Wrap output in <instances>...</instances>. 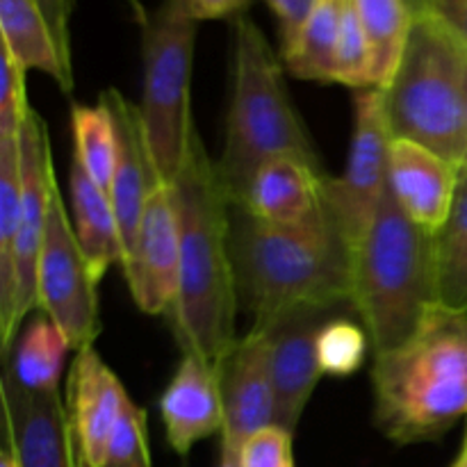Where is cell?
<instances>
[{
	"instance_id": "obj_24",
	"label": "cell",
	"mask_w": 467,
	"mask_h": 467,
	"mask_svg": "<svg viewBox=\"0 0 467 467\" xmlns=\"http://www.w3.org/2000/svg\"><path fill=\"white\" fill-rule=\"evenodd\" d=\"M438 306L467 315V169L461 171L454 203L445 223L433 233Z\"/></svg>"
},
{
	"instance_id": "obj_36",
	"label": "cell",
	"mask_w": 467,
	"mask_h": 467,
	"mask_svg": "<svg viewBox=\"0 0 467 467\" xmlns=\"http://www.w3.org/2000/svg\"><path fill=\"white\" fill-rule=\"evenodd\" d=\"M219 467H242L240 447L222 441V447H219Z\"/></svg>"
},
{
	"instance_id": "obj_41",
	"label": "cell",
	"mask_w": 467,
	"mask_h": 467,
	"mask_svg": "<svg viewBox=\"0 0 467 467\" xmlns=\"http://www.w3.org/2000/svg\"><path fill=\"white\" fill-rule=\"evenodd\" d=\"M406 3L410 5V9H413V14H418L420 7H422V0H406Z\"/></svg>"
},
{
	"instance_id": "obj_2",
	"label": "cell",
	"mask_w": 467,
	"mask_h": 467,
	"mask_svg": "<svg viewBox=\"0 0 467 467\" xmlns=\"http://www.w3.org/2000/svg\"><path fill=\"white\" fill-rule=\"evenodd\" d=\"M233 265L251 328H272L351 304V246L327 213L304 226H269L233 208Z\"/></svg>"
},
{
	"instance_id": "obj_19",
	"label": "cell",
	"mask_w": 467,
	"mask_h": 467,
	"mask_svg": "<svg viewBox=\"0 0 467 467\" xmlns=\"http://www.w3.org/2000/svg\"><path fill=\"white\" fill-rule=\"evenodd\" d=\"M324 313L301 315L272 328V372L276 392V424L295 433L306 406L324 377L317 336Z\"/></svg>"
},
{
	"instance_id": "obj_27",
	"label": "cell",
	"mask_w": 467,
	"mask_h": 467,
	"mask_svg": "<svg viewBox=\"0 0 467 467\" xmlns=\"http://www.w3.org/2000/svg\"><path fill=\"white\" fill-rule=\"evenodd\" d=\"M374 57V87H383L395 73L413 27V9L406 0H354Z\"/></svg>"
},
{
	"instance_id": "obj_29",
	"label": "cell",
	"mask_w": 467,
	"mask_h": 467,
	"mask_svg": "<svg viewBox=\"0 0 467 467\" xmlns=\"http://www.w3.org/2000/svg\"><path fill=\"white\" fill-rule=\"evenodd\" d=\"M103 467H150L146 413L132 400L126 401L109 436Z\"/></svg>"
},
{
	"instance_id": "obj_3",
	"label": "cell",
	"mask_w": 467,
	"mask_h": 467,
	"mask_svg": "<svg viewBox=\"0 0 467 467\" xmlns=\"http://www.w3.org/2000/svg\"><path fill=\"white\" fill-rule=\"evenodd\" d=\"M351 306L374 356L406 345L438 308L433 233L400 208L390 185L351 249Z\"/></svg>"
},
{
	"instance_id": "obj_4",
	"label": "cell",
	"mask_w": 467,
	"mask_h": 467,
	"mask_svg": "<svg viewBox=\"0 0 467 467\" xmlns=\"http://www.w3.org/2000/svg\"><path fill=\"white\" fill-rule=\"evenodd\" d=\"M374 422L388 441H438L467 415V315L438 306L400 349L374 356Z\"/></svg>"
},
{
	"instance_id": "obj_12",
	"label": "cell",
	"mask_w": 467,
	"mask_h": 467,
	"mask_svg": "<svg viewBox=\"0 0 467 467\" xmlns=\"http://www.w3.org/2000/svg\"><path fill=\"white\" fill-rule=\"evenodd\" d=\"M55 167L50 155V140L44 119L35 108L27 112L21 130V214L16 235V328L23 319L39 308L36 296V267L48 223L50 185Z\"/></svg>"
},
{
	"instance_id": "obj_13",
	"label": "cell",
	"mask_w": 467,
	"mask_h": 467,
	"mask_svg": "<svg viewBox=\"0 0 467 467\" xmlns=\"http://www.w3.org/2000/svg\"><path fill=\"white\" fill-rule=\"evenodd\" d=\"M219 372L223 395L222 441L242 447L254 433L276 424L272 333L249 328L237 337Z\"/></svg>"
},
{
	"instance_id": "obj_8",
	"label": "cell",
	"mask_w": 467,
	"mask_h": 467,
	"mask_svg": "<svg viewBox=\"0 0 467 467\" xmlns=\"http://www.w3.org/2000/svg\"><path fill=\"white\" fill-rule=\"evenodd\" d=\"M39 308L67 336L71 351L91 347L100 333L96 283L68 219L57 176H53L44 246L36 267Z\"/></svg>"
},
{
	"instance_id": "obj_20",
	"label": "cell",
	"mask_w": 467,
	"mask_h": 467,
	"mask_svg": "<svg viewBox=\"0 0 467 467\" xmlns=\"http://www.w3.org/2000/svg\"><path fill=\"white\" fill-rule=\"evenodd\" d=\"M68 194L73 205V231L80 244L91 278L99 285L112 265L123 263V242L109 196L71 160Z\"/></svg>"
},
{
	"instance_id": "obj_28",
	"label": "cell",
	"mask_w": 467,
	"mask_h": 467,
	"mask_svg": "<svg viewBox=\"0 0 467 467\" xmlns=\"http://www.w3.org/2000/svg\"><path fill=\"white\" fill-rule=\"evenodd\" d=\"M368 331L349 319H328L317 336L319 365L324 374L349 377L358 372L369 349Z\"/></svg>"
},
{
	"instance_id": "obj_32",
	"label": "cell",
	"mask_w": 467,
	"mask_h": 467,
	"mask_svg": "<svg viewBox=\"0 0 467 467\" xmlns=\"http://www.w3.org/2000/svg\"><path fill=\"white\" fill-rule=\"evenodd\" d=\"M36 7L44 12L46 21H48L50 30H53L55 41H57V48L62 53L64 62L73 68V59H71V14H73V5L76 0H35Z\"/></svg>"
},
{
	"instance_id": "obj_34",
	"label": "cell",
	"mask_w": 467,
	"mask_h": 467,
	"mask_svg": "<svg viewBox=\"0 0 467 467\" xmlns=\"http://www.w3.org/2000/svg\"><path fill=\"white\" fill-rule=\"evenodd\" d=\"M418 14H429L442 23L467 50V0H422Z\"/></svg>"
},
{
	"instance_id": "obj_30",
	"label": "cell",
	"mask_w": 467,
	"mask_h": 467,
	"mask_svg": "<svg viewBox=\"0 0 467 467\" xmlns=\"http://www.w3.org/2000/svg\"><path fill=\"white\" fill-rule=\"evenodd\" d=\"M26 73V68L3 48V71H0V137L21 135L27 112L32 109L30 103H27Z\"/></svg>"
},
{
	"instance_id": "obj_43",
	"label": "cell",
	"mask_w": 467,
	"mask_h": 467,
	"mask_svg": "<svg viewBox=\"0 0 467 467\" xmlns=\"http://www.w3.org/2000/svg\"><path fill=\"white\" fill-rule=\"evenodd\" d=\"M461 451H465V454H467V436H465V445H463V450H461Z\"/></svg>"
},
{
	"instance_id": "obj_37",
	"label": "cell",
	"mask_w": 467,
	"mask_h": 467,
	"mask_svg": "<svg viewBox=\"0 0 467 467\" xmlns=\"http://www.w3.org/2000/svg\"><path fill=\"white\" fill-rule=\"evenodd\" d=\"M128 5H130V9H132V14H135L137 21L146 23V18H149V14H146V9L141 7L140 0H128Z\"/></svg>"
},
{
	"instance_id": "obj_42",
	"label": "cell",
	"mask_w": 467,
	"mask_h": 467,
	"mask_svg": "<svg viewBox=\"0 0 467 467\" xmlns=\"http://www.w3.org/2000/svg\"><path fill=\"white\" fill-rule=\"evenodd\" d=\"M465 105H467V57H465Z\"/></svg>"
},
{
	"instance_id": "obj_25",
	"label": "cell",
	"mask_w": 467,
	"mask_h": 467,
	"mask_svg": "<svg viewBox=\"0 0 467 467\" xmlns=\"http://www.w3.org/2000/svg\"><path fill=\"white\" fill-rule=\"evenodd\" d=\"M345 0H317L296 39L283 50L285 68L299 80L333 82Z\"/></svg>"
},
{
	"instance_id": "obj_5",
	"label": "cell",
	"mask_w": 467,
	"mask_h": 467,
	"mask_svg": "<svg viewBox=\"0 0 467 467\" xmlns=\"http://www.w3.org/2000/svg\"><path fill=\"white\" fill-rule=\"evenodd\" d=\"M233 32V91L217 171L233 208H242L251 178L269 160L295 158L317 171L324 167L267 36L249 16H237Z\"/></svg>"
},
{
	"instance_id": "obj_15",
	"label": "cell",
	"mask_w": 467,
	"mask_h": 467,
	"mask_svg": "<svg viewBox=\"0 0 467 467\" xmlns=\"http://www.w3.org/2000/svg\"><path fill=\"white\" fill-rule=\"evenodd\" d=\"M160 413L169 445L181 456L214 433L222 436L223 395L217 365L182 351L181 363L160 397Z\"/></svg>"
},
{
	"instance_id": "obj_18",
	"label": "cell",
	"mask_w": 467,
	"mask_h": 467,
	"mask_svg": "<svg viewBox=\"0 0 467 467\" xmlns=\"http://www.w3.org/2000/svg\"><path fill=\"white\" fill-rule=\"evenodd\" d=\"M461 171L445 158L406 140H392L388 182L400 208L436 233L454 203Z\"/></svg>"
},
{
	"instance_id": "obj_9",
	"label": "cell",
	"mask_w": 467,
	"mask_h": 467,
	"mask_svg": "<svg viewBox=\"0 0 467 467\" xmlns=\"http://www.w3.org/2000/svg\"><path fill=\"white\" fill-rule=\"evenodd\" d=\"M392 135L383 114L381 91H354V132L340 176H328L327 205L354 249L388 192Z\"/></svg>"
},
{
	"instance_id": "obj_26",
	"label": "cell",
	"mask_w": 467,
	"mask_h": 467,
	"mask_svg": "<svg viewBox=\"0 0 467 467\" xmlns=\"http://www.w3.org/2000/svg\"><path fill=\"white\" fill-rule=\"evenodd\" d=\"M73 158L87 176L109 196L117 171L119 137L108 105L99 99L96 105H73Z\"/></svg>"
},
{
	"instance_id": "obj_33",
	"label": "cell",
	"mask_w": 467,
	"mask_h": 467,
	"mask_svg": "<svg viewBox=\"0 0 467 467\" xmlns=\"http://www.w3.org/2000/svg\"><path fill=\"white\" fill-rule=\"evenodd\" d=\"M267 5L274 12V16L278 18L283 50H285L296 39V35L304 27L306 18L310 16L317 0H267Z\"/></svg>"
},
{
	"instance_id": "obj_38",
	"label": "cell",
	"mask_w": 467,
	"mask_h": 467,
	"mask_svg": "<svg viewBox=\"0 0 467 467\" xmlns=\"http://www.w3.org/2000/svg\"><path fill=\"white\" fill-rule=\"evenodd\" d=\"M76 467H94L89 461H87L85 451H82L80 442H78V436H76Z\"/></svg>"
},
{
	"instance_id": "obj_40",
	"label": "cell",
	"mask_w": 467,
	"mask_h": 467,
	"mask_svg": "<svg viewBox=\"0 0 467 467\" xmlns=\"http://www.w3.org/2000/svg\"><path fill=\"white\" fill-rule=\"evenodd\" d=\"M451 467H467V454H465V451H461V456L454 461V465H451Z\"/></svg>"
},
{
	"instance_id": "obj_21",
	"label": "cell",
	"mask_w": 467,
	"mask_h": 467,
	"mask_svg": "<svg viewBox=\"0 0 467 467\" xmlns=\"http://www.w3.org/2000/svg\"><path fill=\"white\" fill-rule=\"evenodd\" d=\"M21 187V135L0 137V345L5 356L18 337L16 235Z\"/></svg>"
},
{
	"instance_id": "obj_11",
	"label": "cell",
	"mask_w": 467,
	"mask_h": 467,
	"mask_svg": "<svg viewBox=\"0 0 467 467\" xmlns=\"http://www.w3.org/2000/svg\"><path fill=\"white\" fill-rule=\"evenodd\" d=\"M3 450L18 467H76V431L59 390L30 392L7 372L0 379Z\"/></svg>"
},
{
	"instance_id": "obj_31",
	"label": "cell",
	"mask_w": 467,
	"mask_h": 467,
	"mask_svg": "<svg viewBox=\"0 0 467 467\" xmlns=\"http://www.w3.org/2000/svg\"><path fill=\"white\" fill-rule=\"evenodd\" d=\"M292 436L278 424L254 433L240 447L242 467H295Z\"/></svg>"
},
{
	"instance_id": "obj_7",
	"label": "cell",
	"mask_w": 467,
	"mask_h": 467,
	"mask_svg": "<svg viewBox=\"0 0 467 467\" xmlns=\"http://www.w3.org/2000/svg\"><path fill=\"white\" fill-rule=\"evenodd\" d=\"M199 21L192 0H162L146 23L141 121L155 173L173 185L185 162L192 132V68Z\"/></svg>"
},
{
	"instance_id": "obj_10",
	"label": "cell",
	"mask_w": 467,
	"mask_h": 467,
	"mask_svg": "<svg viewBox=\"0 0 467 467\" xmlns=\"http://www.w3.org/2000/svg\"><path fill=\"white\" fill-rule=\"evenodd\" d=\"M121 269L141 313H171L181 269V233L171 185L160 182L150 192L140 231Z\"/></svg>"
},
{
	"instance_id": "obj_22",
	"label": "cell",
	"mask_w": 467,
	"mask_h": 467,
	"mask_svg": "<svg viewBox=\"0 0 467 467\" xmlns=\"http://www.w3.org/2000/svg\"><path fill=\"white\" fill-rule=\"evenodd\" d=\"M0 46L26 71L36 68L59 85L73 89V68L64 62L53 30L35 0H0Z\"/></svg>"
},
{
	"instance_id": "obj_17",
	"label": "cell",
	"mask_w": 467,
	"mask_h": 467,
	"mask_svg": "<svg viewBox=\"0 0 467 467\" xmlns=\"http://www.w3.org/2000/svg\"><path fill=\"white\" fill-rule=\"evenodd\" d=\"M328 173L295 158H274L251 178L240 210L269 226H304L327 213Z\"/></svg>"
},
{
	"instance_id": "obj_6",
	"label": "cell",
	"mask_w": 467,
	"mask_h": 467,
	"mask_svg": "<svg viewBox=\"0 0 467 467\" xmlns=\"http://www.w3.org/2000/svg\"><path fill=\"white\" fill-rule=\"evenodd\" d=\"M465 46L429 14H415L395 73L379 87L392 140L424 146L467 169Z\"/></svg>"
},
{
	"instance_id": "obj_1",
	"label": "cell",
	"mask_w": 467,
	"mask_h": 467,
	"mask_svg": "<svg viewBox=\"0 0 467 467\" xmlns=\"http://www.w3.org/2000/svg\"><path fill=\"white\" fill-rule=\"evenodd\" d=\"M171 194L181 233L173 333L181 351L222 368L237 342L240 308L231 249L233 203L199 130L192 132Z\"/></svg>"
},
{
	"instance_id": "obj_23",
	"label": "cell",
	"mask_w": 467,
	"mask_h": 467,
	"mask_svg": "<svg viewBox=\"0 0 467 467\" xmlns=\"http://www.w3.org/2000/svg\"><path fill=\"white\" fill-rule=\"evenodd\" d=\"M68 351L71 345L64 331L41 310L39 317L32 319L30 327L23 328L16 337L12 360L5 372L30 392L59 390V377Z\"/></svg>"
},
{
	"instance_id": "obj_39",
	"label": "cell",
	"mask_w": 467,
	"mask_h": 467,
	"mask_svg": "<svg viewBox=\"0 0 467 467\" xmlns=\"http://www.w3.org/2000/svg\"><path fill=\"white\" fill-rule=\"evenodd\" d=\"M0 467H18L16 463H14L12 454H9L7 450H3V451H0Z\"/></svg>"
},
{
	"instance_id": "obj_16",
	"label": "cell",
	"mask_w": 467,
	"mask_h": 467,
	"mask_svg": "<svg viewBox=\"0 0 467 467\" xmlns=\"http://www.w3.org/2000/svg\"><path fill=\"white\" fill-rule=\"evenodd\" d=\"M130 400L117 374L105 365L94 345L76 351L67 383V410L73 431L94 467H103L109 436Z\"/></svg>"
},
{
	"instance_id": "obj_14",
	"label": "cell",
	"mask_w": 467,
	"mask_h": 467,
	"mask_svg": "<svg viewBox=\"0 0 467 467\" xmlns=\"http://www.w3.org/2000/svg\"><path fill=\"white\" fill-rule=\"evenodd\" d=\"M100 100L108 105L119 137L117 171H114L109 201H112L114 214H117L119 231H121L123 260H126L137 237V231H140L146 201H149L150 192L162 181L155 173L153 158H150L149 144H146L140 105L130 103L114 87L105 89L100 94Z\"/></svg>"
},
{
	"instance_id": "obj_35",
	"label": "cell",
	"mask_w": 467,
	"mask_h": 467,
	"mask_svg": "<svg viewBox=\"0 0 467 467\" xmlns=\"http://www.w3.org/2000/svg\"><path fill=\"white\" fill-rule=\"evenodd\" d=\"M251 0H192L194 12L201 21L208 18H226L235 16V14L244 12L249 7Z\"/></svg>"
}]
</instances>
